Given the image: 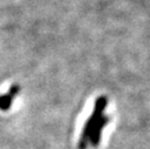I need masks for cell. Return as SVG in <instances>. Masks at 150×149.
Wrapping results in <instances>:
<instances>
[{
	"label": "cell",
	"instance_id": "cell-1",
	"mask_svg": "<svg viewBox=\"0 0 150 149\" xmlns=\"http://www.w3.org/2000/svg\"><path fill=\"white\" fill-rule=\"evenodd\" d=\"M107 104H108L107 96H98L96 99L95 104H94V109H93L90 116L88 117V120L86 121V123L82 128L81 136L79 140V149H86L87 148V144L90 140L94 127H95L96 122L100 120V117L104 115V109H105Z\"/></svg>",
	"mask_w": 150,
	"mask_h": 149
},
{
	"label": "cell",
	"instance_id": "cell-2",
	"mask_svg": "<svg viewBox=\"0 0 150 149\" xmlns=\"http://www.w3.org/2000/svg\"><path fill=\"white\" fill-rule=\"evenodd\" d=\"M109 121H110V117L107 116V115H103V116H101L100 120L96 122V124H95V127H94V130H93V133H91L90 140H89V142L91 143L93 147H97V145H98V143H100V141H101L102 131H103L104 127L109 123Z\"/></svg>",
	"mask_w": 150,
	"mask_h": 149
},
{
	"label": "cell",
	"instance_id": "cell-3",
	"mask_svg": "<svg viewBox=\"0 0 150 149\" xmlns=\"http://www.w3.org/2000/svg\"><path fill=\"white\" fill-rule=\"evenodd\" d=\"M19 92H20V87L16 84H13L6 94L0 95V109L8 110L13 103V99L19 94Z\"/></svg>",
	"mask_w": 150,
	"mask_h": 149
}]
</instances>
